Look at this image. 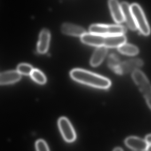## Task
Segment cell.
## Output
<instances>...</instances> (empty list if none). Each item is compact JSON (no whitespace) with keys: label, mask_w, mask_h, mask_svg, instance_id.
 I'll return each instance as SVG.
<instances>
[{"label":"cell","mask_w":151,"mask_h":151,"mask_svg":"<svg viewBox=\"0 0 151 151\" xmlns=\"http://www.w3.org/2000/svg\"><path fill=\"white\" fill-rule=\"evenodd\" d=\"M118 50L121 54L129 56L136 55L139 51L138 48L135 46L126 43L118 47Z\"/></svg>","instance_id":"obj_15"},{"label":"cell","mask_w":151,"mask_h":151,"mask_svg":"<svg viewBox=\"0 0 151 151\" xmlns=\"http://www.w3.org/2000/svg\"><path fill=\"white\" fill-rule=\"evenodd\" d=\"M63 33L67 35L81 37L86 33L85 30L81 27L73 24L70 23H64L61 27Z\"/></svg>","instance_id":"obj_10"},{"label":"cell","mask_w":151,"mask_h":151,"mask_svg":"<svg viewBox=\"0 0 151 151\" xmlns=\"http://www.w3.org/2000/svg\"><path fill=\"white\" fill-rule=\"evenodd\" d=\"M81 40L87 45L106 48H118L126 42V38L123 35L105 36L92 33H86L81 37Z\"/></svg>","instance_id":"obj_2"},{"label":"cell","mask_w":151,"mask_h":151,"mask_svg":"<svg viewBox=\"0 0 151 151\" xmlns=\"http://www.w3.org/2000/svg\"><path fill=\"white\" fill-rule=\"evenodd\" d=\"M109 5L114 21L118 23L125 21L121 5L118 0H109Z\"/></svg>","instance_id":"obj_12"},{"label":"cell","mask_w":151,"mask_h":151,"mask_svg":"<svg viewBox=\"0 0 151 151\" xmlns=\"http://www.w3.org/2000/svg\"><path fill=\"white\" fill-rule=\"evenodd\" d=\"M30 76L32 79L39 84H43L46 83V76L40 70L33 69Z\"/></svg>","instance_id":"obj_16"},{"label":"cell","mask_w":151,"mask_h":151,"mask_svg":"<svg viewBox=\"0 0 151 151\" xmlns=\"http://www.w3.org/2000/svg\"><path fill=\"white\" fill-rule=\"evenodd\" d=\"M145 140L148 144L151 145V134L146 136Z\"/></svg>","instance_id":"obj_20"},{"label":"cell","mask_w":151,"mask_h":151,"mask_svg":"<svg viewBox=\"0 0 151 151\" xmlns=\"http://www.w3.org/2000/svg\"><path fill=\"white\" fill-rule=\"evenodd\" d=\"M125 144L135 151H146L149 145L145 140L136 137H129L125 140Z\"/></svg>","instance_id":"obj_8"},{"label":"cell","mask_w":151,"mask_h":151,"mask_svg":"<svg viewBox=\"0 0 151 151\" xmlns=\"http://www.w3.org/2000/svg\"><path fill=\"white\" fill-rule=\"evenodd\" d=\"M131 9L137 28L144 35H149L150 29L142 8L137 4H134L131 5Z\"/></svg>","instance_id":"obj_5"},{"label":"cell","mask_w":151,"mask_h":151,"mask_svg":"<svg viewBox=\"0 0 151 151\" xmlns=\"http://www.w3.org/2000/svg\"><path fill=\"white\" fill-rule=\"evenodd\" d=\"M70 75L78 82L97 88L106 89L111 85V81L108 78L82 69L72 70Z\"/></svg>","instance_id":"obj_1"},{"label":"cell","mask_w":151,"mask_h":151,"mask_svg":"<svg viewBox=\"0 0 151 151\" xmlns=\"http://www.w3.org/2000/svg\"><path fill=\"white\" fill-rule=\"evenodd\" d=\"M132 78L143 95L151 109V84L145 74L140 70L132 73Z\"/></svg>","instance_id":"obj_3"},{"label":"cell","mask_w":151,"mask_h":151,"mask_svg":"<svg viewBox=\"0 0 151 151\" xmlns=\"http://www.w3.org/2000/svg\"><path fill=\"white\" fill-rule=\"evenodd\" d=\"M146 151H151V145H149Z\"/></svg>","instance_id":"obj_22"},{"label":"cell","mask_w":151,"mask_h":151,"mask_svg":"<svg viewBox=\"0 0 151 151\" xmlns=\"http://www.w3.org/2000/svg\"><path fill=\"white\" fill-rule=\"evenodd\" d=\"M108 50L105 47H98L95 50L90 59V64L93 67H97L101 64L107 55Z\"/></svg>","instance_id":"obj_14"},{"label":"cell","mask_w":151,"mask_h":151,"mask_svg":"<svg viewBox=\"0 0 151 151\" xmlns=\"http://www.w3.org/2000/svg\"><path fill=\"white\" fill-rule=\"evenodd\" d=\"M113 151H123V150L121 148L118 147V148H115Z\"/></svg>","instance_id":"obj_21"},{"label":"cell","mask_w":151,"mask_h":151,"mask_svg":"<svg viewBox=\"0 0 151 151\" xmlns=\"http://www.w3.org/2000/svg\"><path fill=\"white\" fill-rule=\"evenodd\" d=\"M143 65V62L140 59H133L121 62L116 73L123 74L132 73L139 70Z\"/></svg>","instance_id":"obj_7"},{"label":"cell","mask_w":151,"mask_h":151,"mask_svg":"<svg viewBox=\"0 0 151 151\" xmlns=\"http://www.w3.org/2000/svg\"><path fill=\"white\" fill-rule=\"evenodd\" d=\"M121 5L123 12L124 19L126 22L129 27L132 30H136L137 28V26L136 24L134 15L131 10V6L126 2H122Z\"/></svg>","instance_id":"obj_11"},{"label":"cell","mask_w":151,"mask_h":151,"mask_svg":"<svg viewBox=\"0 0 151 151\" xmlns=\"http://www.w3.org/2000/svg\"><path fill=\"white\" fill-rule=\"evenodd\" d=\"M33 69L30 65L22 63L20 64L17 68V71L20 74L24 75H31Z\"/></svg>","instance_id":"obj_18"},{"label":"cell","mask_w":151,"mask_h":151,"mask_svg":"<svg viewBox=\"0 0 151 151\" xmlns=\"http://www.w3.org/2000/svg\"><path fill=\"white\" fill-rule=\"evenodd\" d=\"M90 33L105 35H122L126 32V28L122 26L118 25L93 24L89 28Z\"/></svg>","instance_id":"obj_4"},{"label":"cell","mask_w":151,"mask_h":151,"mask_svg":"<svg viewBox=\"0 0 151 151\" xmlns=\"http://www.w3.org/2000/svg\"><path fill=\"white\" fill-rule=\"evenodd\" d=\"M35 148L37 151H50L48 146L46 142L42 139L36 141Z\"/></svg>","instance_id":"obj_19"},{"label":"cell","mask_w":151,"mask_h":151,"mask_svg":"<svg viewBox=\"0 0 151 151\" xmlns=\"http://www.w3.org/2000/svg\"><path fill=\"white\" fill-rule=\"evenodd\" d=\"M50 40V33L46 29L42 30L40 33L37 44V51L40 54H43L48 51Z\"/></svg>","instance_id":"obj_9"},{"label":"cell","mask_w":151,"mask_h":151,"mask_svg":"<svg viewBox=\"0 0 151 151\" xmlns=\"http://www.w3.org/2000/svg\"><path fill=\"white\" fill-rule=\"evenodd\" d=\"M58 126L63 138L67 142H72L76 138V133L69 120L61 117L58 120Z\"/></svg>","instance_id":"obj_6"},{"label":"cell","mask_w":151,"mask_h":151,"mask_svg":"<svg viewBox=\"0 0 151 151\" xmlns=\"http://www.w3.org/2000/svg\"><path fill=\"white\" fill-rule=\"evenodd\" d=\"M21 74L17 71H9L2 73L0 75L1 85L11 84L18 81L21 78Z\"/></svg>","instance_id":"obj_13"},{"label":"cell","mask_w":151,"mask_h":151,"mask_svg":"<svg viewBox=\"0 0 151 151\" xmlns=\"http://www.w3.org/2000/svg\"><path fill=\"white\" fill-rule=\"evenodd\" d=\"M108 65L114 72L116 73L120 64L121 61L118 56L115 54H111L108 59Z\"/></svg>","instance_id":"obj_17"}]
</instances>
